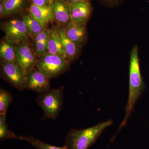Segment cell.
<instances>
[{
	"label": "cell",
	"instance_id": "obj_11",
	"mask_svg": "<svg viewBox=\"0 0 149 149\" xmlns=\"http://www.w3.org/2000/svg\"><path fill=\"white\" fill-rule=\"evenodd\" d=\"M29 14L46 28L49 23L54 21L52 6H41L31 3L29 8Z\"/></svg>",
	"mask_w": 149,
	"mask_h": 149
},
{
	"label": "cell",
	"instance_id": "obj_15",
	"mask_svg": "<svg viewBox=\"0 0 149 149\" xmlns=\"http://www.w3.org/2000/svg\"><path fill=\"white\" fill-rule=\"evenodd\" d=\"M49 29H46L35 37L34 40L35 52L37 57L40 58L47 53Z\"/></svg>",
	"mask_w": 149,
	"mask_h": 149
},
{
	"label": "cell",
	"instance_id": "obj_18",
	"mask_svg": "<svg viewBox=\"0 0 149 149\" xmlns=\"http://www.w3.org/2000/svg\"><path fill=\"white\" fill-rule=\"evenodd\" d=\"M0 56L3 61L7 62H17L14 45L7 41H2L1 43Z\"/></svg>",
	"mask_w": 149,
	"mask_h": 149
},
{
	"label": "cell",
	"instance_id": "obj_22",
	"mask_svg": "<svg viewBox=\"0 0 149 149\" xmlns=\"http://www.w3.org/2000/svg\"><path fill=\"white\" fill-rule=\"evenodd\" d=\"M104 6L109 8H114L122 5L125 0H97Z\"/></svg>",
	"mask_w": 149,
	"mask_h": 149
},
{
	"label": "cell",
	"instance_id": "obj_8",
	"mask_svg": "<svg viewBox=\"0 0 149 149\" xmlns=\"http://www.w3.org/2000/svg\"><path fill=\"white\" fill-rule=\"evenodd\" d=\"M91 1H80L70 4L72 22L78 24H86L93 11Z\"/></svg>",
	"mask_w": 149,
	"mask_h": 149
},
{
	"label": "cell",
	"instance_id": "obj_12",
	"mask_svg": "<svg viewBox=\"0 0 149 149\" xmlns=\"http://www.w3.org/2000/svg\"><path fill=\"white\" fill-rule=\"evenodd\" d=\"M65 34L70 40L81 47L87 40L86 24H78L71 22L64 28Z\"/></svg>",
	"mask_w": 149,
	"mask_h": 149
},
{
	"label": "cell",
	"instance_id": "obj_3",
	"mask_svg": "<svg viewBox=\"0 0 149 149\" xmlns=\"http://www.w3.org/2000/svg\"><path fill=\"white\" fill-rule=\"evenodd\" d=\"M69 63L63 57L47 53L37 59L35 67L50 79L64 72Z\"/></svg>",
	"mask_w": 149,
	"mask_h": 149
},
{
	"label": "cell",
	"instance_id": "obj_1",
	"mask_svg": "<svg viewBox=\"0 0 149 149\" xmlns=\"http://www.w3.org/2000/svg\"><path fill=\"white\" fill-rule=\"evenodd\" d=\"M139 47L133 46L130 53L129 67V94L125 114L119 128V131L125 126L129 119L137 101L145 88V84L140 70Z\"/></svg>",
	"mask_w": 149,
	"mask_h": 149
},
{
	"label": "cell",
	"instance_id": "obj_16",
	"mask_svg": "<svg viewBox=\"0 0 149 149\" xmlns=\"http://www.w3.org/2000/svg\"><path fill=\"white\" fill-rule=\"evenodd\" d=\"M26 26L29 37L34 39L35 37L42 32L46 28L29 14L22 15V19Z\"/></svg>",
	"mask_w": 149,
	"mask_h": 149
},
{
	"label": "cell",
	"instance_id": "obj_17",
	"mask_svg": "<svg viewBox=\"0 0 149 149\" xmlns=\"http://www.w3.org/2000/svg\"><path fill=\"white\" fill-rule=\"evenodd\" d=\"M26 0H3V11L2 17L12 15L23 8Z\"/></svg>",
	"mask_w": 149,
	"mask_h": 149
},
{
	"label": "cell",
	"instance_id": "obj_2",
	"mask_svg": "<svg viewBox=\"0 0 149 149\" xmlns=\"http://www.w3.org/2000/svg\"><path fill=\"white\" fill-rule=\"evenodd\" d=\"M112 123L109 120L83 130L71 129L66 136L65 146L69 149H88Z\"/></svg>",
	"mask_w": 149,
	"mask_h": 149
},
{
	"label": "cell",
	"instance_id": "obj_5",
	"mask_svg": "<svg viewBox=\"0 0 149 149\" xmlns=\"http://www.w3.org/2000/svg\"><path fill=\"white\" fill-rule=\"evenodd\" d=\"M1 71L3 77L15 88L22 91L26 89L27 72L17 62H2Z\"/></svg>",
	"mask_w": 149,
	"mask_h": 149
},
{
	"label": "cell",
	"instance_id": "obj_6",
	"mask_svg": "<svg viewBox=\"0 0 149 149\" xmlns=\"http://www.w3.org/2000/svg\"><path fill=\"white\" fill-rule=\"evenodd\" d=\"M6 41L13 45L27 42L29 37L26 26L22 19H14L3 25Z\"/></svg>",
	"mask_w": 149,
	"mask_h": 149
},
{
	"label": "cell",
	"instance_id": "obj_4",
	"mask_svg": "<svg viewBox=\"0 0 149 149\" xmlns=\"http://www.w3.org/2000/svg\"><path fill=\"white\" fill-rule=\"evenodd\" d=\"M46 117L55 119L62 107L63 93L61 89H49L41 93L37 100Z\"/></svg>",
	"mask_w": 149,
	"mask_h": 149
},
{
	"label": "cell",
	"instance_id": "obj_21",
	"mask_svg": "<svg viewBox=\"0 0 149 149\" xmlns=\"http://www.w3.org/2000/svg\"><path fill=\"white\" fill-rule=\"evenodd\" d=\"M16 135L12 132L8 127L6 121V115H0V140L16 139Z\"/></svg>",
	"mask_w": 149,
	"mask_h": 149
},
{
	"label": "cell",
	"instance_id": "obj_13",
	"mask_svg": "<svg viewBox=\"0 0 149 149\" xmlns=\"http://www.w3.org/2000/svg\"><path fill=\"white\" fill-rule=\"evenodd\" d=\"M49 30L48 53L58 55L63 57L67 60L66 55L62 45L61 40L59 34L58 27L55 26L52 27Z\"/></svg>",
	"mask_w": 149,
	"mask_h": 149
},
{
	"label": "cell",
	"instance_id": "obj_20",
	"mask_svg": "<svg viewBox=\"0 0 149 149\" xmlns=\"http://www.w3.org/2000/svg\"><path fill=\"white\" fill-rule=\"evenodd\" d=\"M13 101L11 94L4 89L0 90V115H6L10 104Z\"/></svg>",
	"mask_w": 149,
	"mask_h": 149
},
{
	"label": "cell",
	"instance_id": "obj_9",
	"mask_svg": "<svg viewBox=\"0 0 149 149\" xmlns=\"http://www.w3.org/2000/svg\"><path fill=\"white\" fill-rule=\"evenodd\" d=\"M26 89L38 93H42L50 89L49 79L37 68H34L27 73Z\"/></svg>",
	"mask_w": 149,
	"mask_h": 149
},
{
	"label": "cell",
	"instance_id": "obj_23",
	"mask_svg": "<svg viewBox=\"0 0 149 149\" xmlns=\"http://www.w3.org/2000/svg\"><path fill=\"white\" fill-rule=\"evenodd\" d=\"M32 3L41 6H49L52 5V0H30Z\"/></svg>",
	"mask_w": 149,
	"mask_h": 149
},
{
	"label": "cell",
	"instance_id": "obj_10",
	"mask_svg": "<svg viewBox=\"0 0 149 149\" xmlns=\"http://www.w3.org/2000/svg\"><path fill=\"white\" fill-rule=\"evenodd\" d=\"M51 6L54 21L59 27L66 28L72 22L69 4L63 0H52Z\"/></svg>",
	"mask_w": 149,
	"mask_h": 149
},
{
	"label": "cell",
	"instance_id": "obj_7",
	"mask_svg": "<svg viewBox=\"0 0 149 149\" xmlns=\"http://www.w3.org/2000/svg\"><path fill=\"white\" fill-rule=\"evenodd\" d=\"M14 47L17 61L27 73L35 68L37 56L28 42H24Z\"/></svg>",
	"mask_w": 149,
	"mask_h": 149
},
{
	"label": "cell",
	"instance_id": "obj_24",
	"mask_svg": "<svg viewBox=\"0 0 149 149\" xmlns=\"http://www.w3.org/2000/svg\"><path fill=\"white\" fill-rule=\"evenodd\" d=\"M65 2L68 3L69 4L72 3H73L76 2L80 1H91V0H63Z\"/></svg>",
	"mask_w": 149,
	"mask_h": 149
},
{
	"label": "cell",
	"instance_id": "obj_19",
	"mask_svg": "<svg viewBox=\"0 0 149 149\" xmlns=\"http://www.w3.org/2000/svg\"><path fill=\"white\" fill-rule=\"evenodd\" d=\"M16 139L26 141L38 149H69L65 146L60 147L49 145L30 136H17Z\"/></svg>",
	"mask_w": 149,
	"mask_h": 149
},
{
	"label": "cell",
	"instance_id": "obj_14",
	"mask_svg": "<svg viewBox=\"0 0 149 149\" xmlns=\"http://www.w3.org/2000/svg\"><path fill=\"white\" fill-rule=\"evenodd\" d=\"M58 29L62 45L67 59L69 63L71 62L77 57L81 47L68 38L65 34L64 28L58 27Z\"/></svg>",
	"mask_w": 149,
	"mask_h": 149
}]
</instances>
